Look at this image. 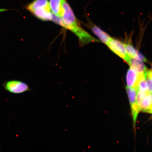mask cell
<instances>
[{"instance_id": "cell-1", "label": "cell", "mask_w": 152, "mask_h": 152, "mask_svg": "<svg viewBox=\"0 0 152 152\" xmlns=\"http://www.w3.org/2000/svg\"><path fill=\"white\" fill-rule=\"evenodd\" d=\"M62 3L64 12L61 18L53 14L52 20L73 32L78 38L80 43L82 45L91 42H98L97 39L93 37L82 28L66 0H62Z\"/></svg>"}, {"instance_id": "cell-2", "label": "cell", "mask_w": 152, "mask_h": 152, "mask_svg": "<svg viewBox=\"0 0 152 152\" xmlns=\"http://www.w3.org/2000/svg\"><path fill=\"white\" fill-rule=\"evenodd\" d=\"M27 9L39 20L43 21L52 20L53 14L48 0H35L28 6Z\"/></svg>"}, {"instance_id": "cell-3", "label": "cell", "mask_w": 152, "mask_h": 152, "mask_svg": "<svg viewBox=\"0 0 152 152\" xmlns=\"http://www.w3.org/2000/svg\"><path fill=\"white\" fill-rule=\"evenodd\" d=\"M126 91L128 97L132 116L133 125L134 129L136 128L137 119L138 114L140 112L139 107L137 103V94L138 90L137 88L126 87Z\"/></svg>"}, {"instance_id": "cell-4", "label": "cell", "mask_w": 152, "mask_h": 152, "mask_svg": "<svg viewBox=\"0 0 152 152\" xmlns=\"http://www.w3.org/2000/svg\"><path fill=\"white\" fill-rule=\"evenodd\" d=\"M4 86L6 90L14 94H21L31 90L27 83L18 80L7 81L5 83Z\"/></svg>"}, {"instance_id": "cell-5", "label": "cell", "mask_w": 152, "mask_h": 152, "mask_svg": "<svg viewBox=\"0 0 152 152\" xmlns=\"http://www.w3.org/2000/svg\"><path fill=\"white\" fill-rule=\"evenodd\" d=\"M107 45L113 52L128 63L131 58L127 54L123 43L112 38Z\"/></svg>"}, {"instance_id": "cell-6", "label": "cell", "mask_w": 152, "mask_h": 152, "mask_svg": "<svg viewBox=\"0 0 152 152\" xmlns=\"http://www.w3.org/2000/svg\"><path fill=\"white\" fill-rule=\"evenodd\" d=\"M145 72L144 74H139L130 67L126 75L127 87L137 88L138 90V83L140 80L145 75Z\"/></svg>"}, {"instance_id": "cell-7", "label": "cell", "mask_w": 152, "mask_h": 152, "mask_svg": "<svg viewBox=\"0 0 152 152\" xmlns=\"http://www.w3.org/2000/svg\"><path fill=\"white\" fill-rule=\"evenodd\" d=\"M49 5L53 14L61 18L64 12L62 0H50Z\"/></svg>"}, {"instance_id": "cell-8", "label": "cell", "mask_w": 152, "mask_h": 152, "mask_svg": "<svg viewBox=\"0 0 152 152\" xmlns=\"http://www.w3.org/2000/svg\"><path fill=\"white\" fill-rule=\"evenodd\" d=\"M128 64L130 67L132 68L139 74H144L147 69L142 61L137 59L130 58Z\"/></svg>"}, {"instance_id": "cell-9", "label": "cell", "mask_w": 152, "mask_h": 152, "mask_svg": "<svg viewBox=\"0 0 152 152\" xmlns=\"http://www.w3.org/2000/svg\"><path fill=\"white\" fill-rule=\"evenodd\" d=\"M127 54L131 58L137 59L141 61H146L147 60L144 56L139 53L130 43H124Z\"/></svg>"}, {"instance_id": "cell-10", "label": "cell", "mask_w": 152, "mask_h": 152, "mask_svg": "<svg viewBox=\"0 0 152 152\" xmlns=\"http://www.w3.org/2000/svg\"><path fill=\"white\" fill-rule=\"evenodd\" d=\"M91 29L97 37L102 42L107 45L111 37L100 28L96 26H92L91 27Z\"/></svg>"}, {"instance_id": "cell-11", "label": "cell", "mask_w": 152, "mask_h": 152, "mask_svg": "<svg viewBox=\"0 0 152 152\" xmlns=\"http://www.w3.org/2000/svg\"><path fill=\"white\" fill-rule=\"evenodd\" d=\"M152 94H148L144 98L140 107V111L144 113H152Z\"/></svg>"}, {"instance_id": "cell-12", "label": "cell", "mask_w": 152, "mask_h": 152, "mask_svg": "<svg viewBox=\"0 0 152 152\" xmlns=\"http://www.w3.org/2000/svg\"><path fill=\"white\" fill-rule=\"evenodd\" d=\"M148 92L152 94V72L151 70H147L145 73Z\"/></svg>"}]
</instances>
